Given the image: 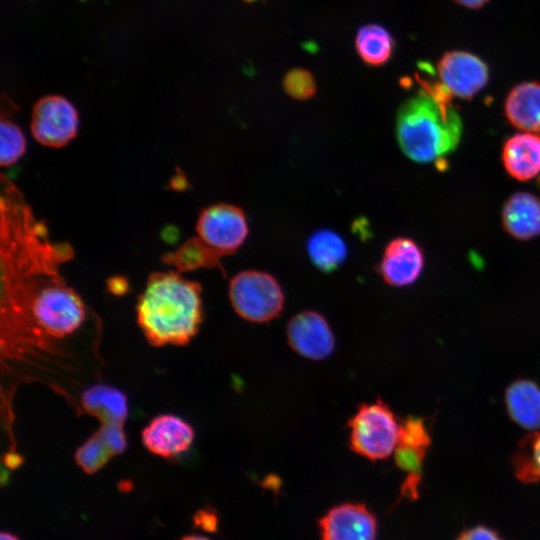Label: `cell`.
Returning a JSON list of instances; mask_svg holds the SVG:
<instances>
[{
  "label": "cell",
  "mask_w": 540,
  "mask_h": 540,
  "mask_svg": "<svg viewBox=\"0 0 540 540\" xmlns=\"http://www.w3.org/2000/svg\"><path fill=\"white\" fill-rule=\"evenodd\" d=\"M2 313L19 336L63 339L86 319L81 297L59 274L69 254L59 243L40 235L16 239L1 252Z\"/></svg>",
  "instance_id": "6da1fadb"
},
{
  "label": "cell",
  "mask_w": 540,
  "mask_h": 540,
  "mask_svg": "<svg viewBox=\"0 0 540 540\" xmlns=\"http://www.w3.org/2000/svg\"><path fill=\"white\" fill-rule=\"evenodd\" d=\"M418 93L407 99L396 117V137L402 152L418 163H429L453 152L463 124L452 95L440 82L420 80Z\"/></svg>",
  "instance_id": "7a4b0ae2"
},
{
  "label": "cell",
  "mask_w": 540,
  "mask_h": 540,
  "mask_svg": "<svg viewBox=\"0 0 540 540\" xmlns=\"http://www.w3.org/2000/svg\"><path fill=\"white\" fill-rule=\"evenodd\" d=\"M201 285L177 272H154L136 304L137 322L157 347L186 345L203 320Z\"/></svg>",
  "instance_id": "3957f363"
},
{
  "label": "cell",
  "mask_w": 540,
  "mask_h": 540,
  "mask_svg": "<svg viewBox=\"0 0 540 540\" xmlns=\"http://www.w3.org/2000/svg\"><path fill=\"white\" fill-rule=\"evenodd\" d=\"M349 446L369 460H384L394 453L401 422L383 401L361 404L348 422Z\"/></svg>",
  "instance_id": "277c9868"
},
{
  "label": "cell",
  "mask_w": 540,
  "mask_h": 540,
  "mask_svg": "<svg viewBox=\"0 0 540 540\" xmlns=\"http://www.w3.org/2000/svg\"><path fill=\"white\" fill-rule=\"evenodd\" d=\"M229 299L240 317L256 323L277 318L284 306V294L277 279L257 270L243 271L232 278Z\"/></svg>",
  "instance_id": "5b68a950"
},
{
  "label": "cell",
  "mask_w": 540,
  "mask_h": 540,
  "mask_svg": "<svg viewBox=\"0 0 540 540\" xmlns=\"http://www.w3.org/2000/svg\"><path fill=\"white\" fill-rule=\"evenodd\" d=\"M78 125L77 110L62 96L42 97L33 106L31 134L44 146L60 148L67 145L75 138Z\"/></svg>",
  "instance_id": "8992f818"
},
{
  "label": "cell",
  "mask_w": 540,
  "mask_h": 540,
  "mask_svg": "<svg viewBox=\"0 0 540 540\" xmlns=\"http://www.w3.org/2000/svg\"><path fill=\"white\" fill-rule=\"evenodd\" d=\"M198 236L224 255L234 253L246 240V215L237 206L219 203L202 210L196 224Z\"/></svg>",
  "instance_id": "52a82bcc"
},
{
  "label": "cell",
  "mask_w": 540,
  "mask_h": 540,
  "mask_svg": "<svg viewBox=\"0 0 540 540\" xmlns=\"http://www.w3.org/2000/svg\"><path fill=\"white\" fill-rule=\"evenodd\" d=\"M431 438L422 418L408 416L401 422L400 436L394 450V460L398 468L407 473L401 486V497L415 500L426 452Z\"/></svg>",
  "instance_id": "ba28073f"
},
{
  "label": "cell",
  "mask_w": 540,
  "mask_h": 540,
  "mask_svg": "<svg viewBox=\"0 0 540 540\" xmlns=\"http://www.w3.org/2000/svg\"><path fill=\"white\" fill-rule=\"evenodd\" d=\"M440 83L454 97L471 99L489 80L487 64L477 55L462 50L445 52L437 63Z\"/></svg>",
  "instance_id": "9c48e42d"
},
{
  "label": "cell",
  "mask_w": 540,
  "mask_h": 540,
  "mask_svg": "<svg viewBox=\"0 0 540 540\" xmlns=\"http://www.w3.org/2000/svg\"><path fill=\"white\" fill-rule=\"evenodd\" d=\"M287 339L295 352L311 360H323L335 348L328 322L315 311H303L293 316L287 326Z\"/></svg>",
  "instance_id": "30bf717a"
},
{
  "label": "cell",
  "mask_w": 540,
  "mask_h": 540,
  "mask_svg": "<svg viewBox=\"0 0 540 540\" xmlns=\"http://www.w3.org/2000/svg\"><path fill=\"white\" fill-rule=\"evenodd\" d=\"M321 540H376L374 515L359 503L333 507L319 521Z\"/></svg>",
  "instance_id": "8fae6325"
},
{
  "label": "cell",
  "mask_w": 540,
  "mask_h": 540,
  "mask_svg": "<svg viewBox=\"0 0 540 540\" xmlns=\"http://www.w3.org/2000/svg\"><path fill=\"white\" fill-rule=\"evenodd\" d=\"M194 437L193 427L173 414L154 417L141 433L144 447L152 454L167 459L188 451Z\"/></svg>",
  "instance_id": "7c38bea8"
},
{
  "label": "cell",
  "mask_w": 540,
  "mask_h": 540,
  "mask_svg": "<svg viewBox=\"0 0 540 540\" xmlns=\"http://www.w3.org/2000/svg\"><path fill=\"white\" fill-rule=\"evenodd\" d=\"M424 263L421 247L411 238L398 237L385 247L378 271L388 285L404 287L418 279Z\"/></svg>",
  "instance_id": "4fadbf2b"
},
{
  "label": "cell",
  "mask_w": 540,
  "mask_h": 540,
  "mask_svg": "<svg viewBox=\"0 0 540 540\" xmlns=\"http://www.w3.org/2000/svg\"><path fill=\"white\" fill-rule=\"evenodd\" d=\"M501 157L511 177L519 181L533 179L540 173V136L524 131L512 135L505 141Z\"/></svg>",
  "instance_id": "5bb4252c"
},
{
  "label": "cell",
  "mask_w": 540,
  "mask_h": 540,
  "mask_svg": "<svg viewBox=\"0 0 540 540\" xmlns=\"http://www.w3.org/2000/svg\"><path fill=\"white\" fill-rule=\"evenodd\" d=\"M503 227L517 240H529L540 234V197L529 192L512 194L502 210Z\"/></svg>",
  "instance_id": "9a60e30c"
},
{
  "label": "cell",
  "mask_w": 540,
  "mask_h": 540,
  "mask_svg": "<svg viewBox=\"0 0 540 540\" xmlns=\"http://www.w3.org/2000/svg\"><path fill=\"white\" fill-rule=\"evenodd\" d=\"M504 113L508 122L524 132L540 133V82L523 81L507 94Z\"/></svg>",
  "instance_id": "2e32d148"
},
{
  "label": "cell",
  "mask_w": 540,
  "mask_h": 540,
  "mask_svg": "<svg viewBox=\"0 0 540 540\" xmlns=\"http://www.w3.org/2000/svg\"><path fill=\"white\" fill-rule=\"evenodd\" d=\"M82 408L101 424L123 425L128 417V400L119 389L96 384L83 391L80 397Z\"/></svg>",
  "instance_id": "e0dca14e"
},
{
  "label": "cell",
  "mask_w": 540,
  "mask_h": 540,
  "mask_svg": "<svg viewBox=\"0 0 540 540\" xmlns=\"http://www.w3.org/2000/svg\"><path fill=\"white\" fill-rule=\"evenodd\" d=\"M505 405L511 419L521 427L540 429V387L528 379H519L506 389Z\"/></svg>",
  "instance_id": "ac0fdd59"
},
{
  "label": "cell",
  "mask_w": 540,
  "mask_h": 540,
  "mask_svg": "<svg viewBox=\"0 0 540 540\" xmlns=\"http://www.w3.org/2000/svg\"><path fill=\"white\" fill-rule=\"evenodd\" d=\"M306 247L312 263L326 273L338 269L348 253L344 239L330 229H320L312 233Z\"/></svg>",
  "instance_id": "d6986e66"
},
{
  "label": "cell",
  "mask_w": 540,
  "mask_h": 540,
  "mask_svg": "<svg viewBox=\"0 0 540 540\" xmlns=\"http://www.w3.org/2000/svg\"><path fill=\"white\" fill-rule=\"evenodd\" d=\"M222 256L198 236L187 240L175 251L164 255L162 260L175 266L179 272L213 267L223 270L220 262Z\"/></svg>",
  "instance_id": "ffe728a7"
},
{
  "label": "cell",
  "mask_w": 540,
  "mask_h": 540,
  "mask_svg": "<svg viewBox=\"0 0 540 540\" xmlns=\"http://www.w3.org/2000/svg\"><path fill=\"white\" fill-rule=\"evenodd\" d=\"M356 50L364 62L379 66L386 63L392 55L394 40L380 25L362 26L355 39Z\"/></svg>",
  "instance_id": "44dd1931"
},
{
  "label": "cell",
  "mask_w": 540,
  "mask_h": 540,
  "mask_svg": "<svg viewBox=\"0 0 540 540\" xmlns=\"http://www.w3.org/2000/svg\"><path fill=\"white\" fill-rule=\"evenodd\" d=\"M516 478L531 484L540 481V432L532 431L521 439L512 457Z\"/></svg>",
  "instance_id": "7402d4cb"
},
{
  "label": "cell",
  "mask_w": 540,
  "mask_h": 540,
  "mask_svg": "<svg viewBox=\"0 0 540 540\" xmlns=\"http://www.w3.org/2000/svg\"><path fill=\"white\" fill-rule=\"evenodd\" d=\"M113 456L111 449L96 431L76 450L75 461L85 473L93 474Z\"/></svg>",
  "instance_id": "603a6c76"
},
{
  "label": "cell",
  "mask_w": 540,
  "mask_h": 540,
  "mask_svg": "<svg viewBox=\"0 0 540 540\" xmlns=\"http://www.w3.org/2000/svg\"><path fill=\"white\" fill-rule=\"evenodd\" d=\"M26 149L25 137L18 125L10 119L1 118L0 124V164L10 166L16 163Z\"/></svg>",
  "instance_id": "cb8c5ba5"
},
{
  "label": "cell",
  "mask_w": 540,
  "mask_h": 540,
  "mask_svg": "<svg viewBox=\"0 0 540 540\" xmlns=\"http://www.w3.org/2000/svg\"><path fill=\"white\" fill-rule=\"evenodd\" d=\"M286 93L296 100H307L316 92V82L313 75L301 68L288 71L283 79Z\"/></svg>",
  "instance_id": "d4e9b609"
},
{
  "label": "cell",
  "mask_w": 540,
  "mask_h": 540,
  "mask_svg": "<svg viewBox=\"0 0 540 540\" xmlns=\"http://www.w3.org/2000/svg\"><path fill=\"white\" fill-rule=\"evenodd\" d=\"M114 455L121 454L127 447V441L121 424H101L97 430Z\"/></svg>",
  "instance_id": "484cf974"
},
{
  "label": "cell",
  "mask_w": 540,
  "mask_h": 540,
  "mask_svg": "<svg viewBox=\"0 0 540 540\" xmlns=\"http://www.w3.org/2000/svg\"><path fill=\"white\" fill-rule=\"evenodd\" d=\"M455 540H504L500 534L485 525H476L463 530Z\"/></svg>",
  "instance_id": "4316f807"
},
{
  "label": "cell",
  "mask_w": 540,
  "mask_h": 540,
  "mask_svg": "<svg viewBox=\"0 0 540 540\" xmlns=\"http://www.w3.org/2000/svg\"><path fill=\"white\" fill-rule=\"evenodd\" d=\"M108 288L111 293L121 295L127 291L128 284L126 279L121 277H114L108 282Z\"/></svg>",
  "instance_id": "83f0119b"
},
{
  "label": "cell",
  "mask_w": 540,
  "mask_h": 540,
  "mask_svg": "<svg viewBox=\"0 0 540 540\" xmlns=\"http://www.w3.org/2000/svg\"><path fill=\"white\" fill-rule=\"evenodd\" d=\"M204 511L199 513V517L196 521L199 522V525H203L204 528L210 530L211 528L215 527V517L210 516L209 514H204Z\"/></svg>",
  "instance_id": "f1b7e54d"
},
{
  "label": "cell",
  "mask_w": 540,
  "mask_h": 540,
  "mask_svg": "<svg viewBox=\"0 0 540 540\" xmlns=\"http://www.w3.org/2000/svg\"><path fill=\"white\" fill-rule=\"evenodd\" d=\"M457 4L469 8L478 9L484 6L489 0H454Z\"/></svg>",
  "instance_id": "f546056e"
},
{
  "label": "cell",
  "mask_w": 540,
  "mask_h": 540,
  "mask_svg": "<svg viewBox=\"0 0 540 540\" xmlns=\"http://www.w3.org/2000/svg\"><path fill=\"white\" fill-rule=\"evenodd\" d=\"M0 540H19L17 536L9 533V532H3L1 534Z\"/></svg>",
  "instance_id": "4dcf8cb0"
},
{
  "label": "cell",
  "mask_w": 540,
  "mask_h": 540,
  "mask_svg": "<svg viewBox=\"0 0 540 540\" xmlns=\"http://www.w3.org/2000/svg\"><path fill=\"white\" fill-rule=\"evenodd\" d=\"M182 540H209V539L202 536L192 535V536L184 537Z\"/></svg>",
  "instance_id": "1f68e13d"
}]
</instances>
